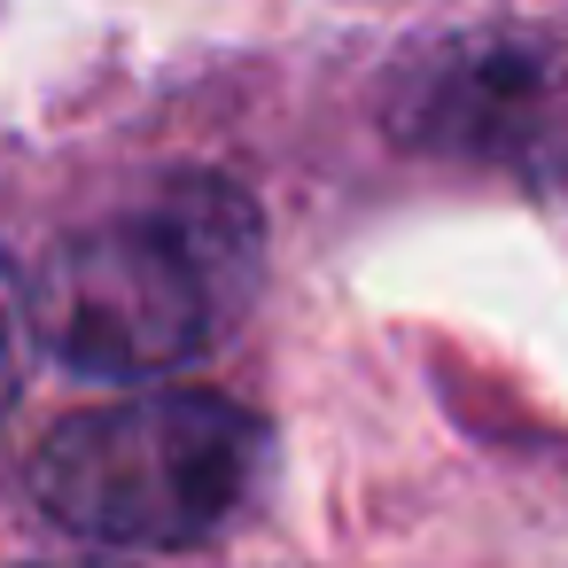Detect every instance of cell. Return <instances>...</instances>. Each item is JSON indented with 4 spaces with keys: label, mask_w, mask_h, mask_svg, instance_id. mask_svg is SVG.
Listing matches in <instances>:
<instances>
[{
    "label": "cell",
    "mask_w": 568,
    "mask_h": 568,
    "mask_svg": "<svg viewBox=\"0 0 568 568\" xmlns=\"http://www.w3.org/2000/svg\"><path fill=\"white\" fill-rule=\"evenodd\" d=\"M71 568H94V560H71Z\"/></svg>",
    "instance_id": "5"
},
{
    "label": "cell",
    "mask_w": 568,
    "mask_h": 568,
    "mask_svg": "<svg viewBox=\"0 0 568 568\" xmlns=\"http://www.w3.org/2000/svg\"><path fill=\"white\" fill-rule=\"evenodd\" d=\"M257 475H265V428L242 405L211 389H156L63 420L32 452L24 490L55 529L87 545L180 552L219 537L250 506Z\"/></svg>",
    "instance_id": "2"
},
{
    "label": "cell",
    "mask_w": 568,
    "mask_h": 568,
    "mask_svg": "<svg viewBox=\"0 0 568 568\" xmlns=\"http://www.w3.org/2000/svg\"><path fill=\"white\" fill-rule=\"evenodd\" d=\"M257 281H265L257 203L219 172H187L164 180L149 203H125L48 242L40 265L24 273V312L32 343L55 366L87 382H141L226 343Z\"/></svg>",
    "instance_id": "1"
},
{
    "label": "cell",
    "mask_w": 568,
    "mask_h": 568,
    "mask_svg": "<svg viewBox=\"0 0 568 568\" xmlns=\"http://www.w3.org/2000/svg\"><path fill=\"white\" fill-rule=\"evenodd\" d=\"M32 312H24V281H17V265L0 257V436H9V413H17V397H24V374H32Z\"/></svg>",
    "instance_id": "4"
},
{
    "label": "cell",
    "mask_w": 568,
    "mask_h": 568,
    "mask_svg": "<svg viewBox=\"0 0 568 568\" xmlns=\"http://www.w3.org/2000/svg\"><path fill=\"white\" fill-rule=\"evenodd\" d=\"M389 125L436 156L568 172V32L483 24V32L436 40L420 63L397 71Z\"/></svg>",
    "instance_id": "3"
}]
</instances>
